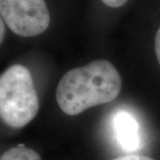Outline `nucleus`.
Returning a JSON list of instances; mask_svg holds the SVG:
<instances>
[{
    "label": "nucleus",
    "instance_id": "1",
    "mask_svg": "<svg viewBox=\"0 0 160 160\" xmlns=\"http://www.w3.org/2000/svg\"><path fill=\"white\" fill-rule=\"evenodd\" d=\"M121 87L122 79L114 65L97 60L68 71L58 84L55 97L65 114L76 116L114 101Z\"/></svg>",
    "mask_w": 160,
    "mask_h": 160
},
{
    "label": "nucleus",
    "instance_id": "2",
    "mask_svg": "<svg viewBox=\"0 0 160 160\" xmlns=\"http://www.w3.org/2000/svg\"><path fill=\"white\" fill-rule=\"evenodd\" d=\"M39 109L32 76L25 66L12 65L0 78V116L12 128H22L35 118Z\"/></svg>",
    "mask_w": 160,
    "mask_h": 160
},
{
    "label": "nucleus",
    "instance_id": "3",
    "mask_svg": "<svg viewBox=\"0 0 160 160\" xmlns=\"http://www.w3.org/2000/svg\"><path fill=\"white\" fill-rule=\"evenodd\" d=\"M1 18L13 33L35 37L50 24V13L45 0H0Z\"/></svg>",
    "mask_w": 160,
    "mask_h": 160
},
{
    "label": "nucleus",
    "instance_id": "4",
    "mask_svg": "<svg viewBox=\"0 0 160 160\" xmlns=\"http://www.w3.org/2000/svg\"><path fill=\"white\" fill-rule=\"evenodd\" d=\"M111 126L116 140L122 149L134 152L142 146V134L136 118L126 110H118L112 116Z\"/></svg>",
    "mask_w": 160,
    "mask_h": 160
},
{
    "label": "nucleus",
    "instance_id": "5",
    "mask_svg": "<svg viewBox=\"0 0 160 160\" xmlns=\"http://www.w3.org/2000/svg\"><path fill=\"white\" fill-rule=\"evenodd\" d=\"M0 160H41V158L35 150L21 145L6 150Z\"/></svg>",
    "mask_w": 160,
    "mask_h": 160
},
{
    "label": "nucleus",
    "instance_id": "6",
    "mask_svg": "<svg viewBox=\"0 0 160 160\" xmlns=\"http://www.w3.org/2000/svg\"><path fill=\"white\" fill-rule=\"evenodd\" d=\"M154 48H155V53L158 59V62L159 63L160 66V27L158 29L156 36H155V41H154Z\"/></svg>",
    "mask_w": 160,
    "mask_h": 160
},
{
    "label": "nucleus",
    "instance_id": "7",
    "mask_svg": "<svg viewBox=\"0 0 160 160\" xmlns=\"http://www.w3.org/2000/svg\"><path fill=\"white\" fill-rule=\"evenodd\" d=\"M111 160H155L149 157L146 156H139V155H129V156H124V157H119L116 158Z\"/></svg>",
    "mask_w": 160,
    "mask_h": 160
},
{
    "label": "nucleus",
    "instance_id": "8",
    "mask_svg": "<svg viewBox=\"0 0 160 160\" xmlns=\"http://www.w3.org/2000/svg\"><path fill=\"white\" fill-rule=\"evenodd\" d=\"M102 2L109 7L118 8V7L124 6L127 2V0H102Z\"/></svg>",
    "mask_w": 160,
    "mask_h": 160
},
{
    "label": "nucleus",
    "instance_id": "9",
    "mask_svg": "<svg viewBox=\"0 0 160 160\" xmlns=\"http://www.w3.org/2000/svg\"><path fill=\"white\" fill-rule=\"evenodd\" d=\"M0 29H1V33H0V37H1V41H3V38H4V33H5V25H4V21L3 19H1V22H0Z\"/></svg>",
    "mask_w": 160,
    "mask_h": 160
}]
</instances>
